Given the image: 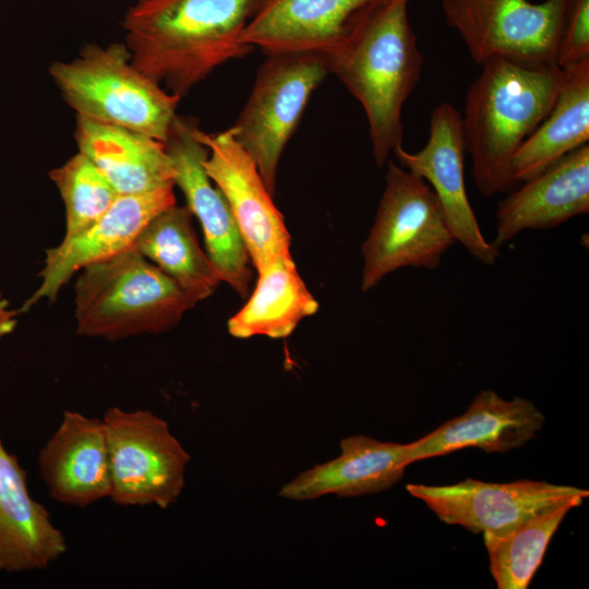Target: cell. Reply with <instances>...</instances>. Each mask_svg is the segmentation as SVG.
<instances>
[{
  "instance_id": "cell-17",
  "label": "cell",
  "mask_w": 589,
  "mask_h": 589,
  "mask_svg": "<svg viewBox=\"0 0 589 589\" xmlns=\"http://www.w3.org/2000/svg\"><path fill=\"white\" fill-rule=\"evenodd\" d=\"M509 191L496 209L495 237L500 249L527 229H549L589 212V144Z\"/></svg>"
},
{
  "instance_id": "cell-20",
  "label": "cell",
  "mask_w": 589,
  "mask_h": 589,
  "mask_svg": "<svg viewBox=\"0 0 589 589\" xmlns=\"http://www.w3.org/2000/svg\"><path fill=\"white\" fill-rule=\"evenodd\" d=\"M338 457L302 471L284 484L280 497L311 501L327 494L353 497L390 489L404 476L407 444L382 442L365 435L340 441Z\"/></svg>"
},
{
  "instance_id": "cell-6",
  "label": "cell",
  "mask_w": 589,
  "mask_h": 589,
  "mask_svg": "<svg viewBox=\"0 0 589 589\" xmlns=\"http://www.w3.org/2000/svg\"><path fill=\"white\" fill-rule=\"evenodd\" d=\"M456 243L431 187L393 160L370 232L362 243L361 289L405 267L436 269Z\"/></svg>"
},
{
  "instance_id": "cell-13",
  "label": "cell",
  "mask_w": 589,
  "mask_h": 589,
  "mask_svg": "<svg viewBox=\"0 0 589 589\" xmlns=\"http://www.w3.org/2000/svg\"><path fill=\"white\" fill-rule=\"evenodd\" d=\"M399 165L423 179L435 193L449 229L477 261L492 265L498 249L489 242L479 226L466 191V145L461 132L460 111L450 103L437 105L430 117L429 137L417 152L402 145L393 152Z\"/></svg>"
},
{
  "instance_id": "cell-16",
  "label": "cell",
  "mask_w": 589,
  "mask_h": 589,
  "mask_svg": "<svg viewBox=\"0 0 589 589\" xmlns=\"http://www.w3.org/2000/svg\"><path fill=\"white\" fill-rule=\"evenodd\" d=\"M39 476L53 501L84 508L109 498V453L103 418L65 410L38 453Z\"/></svg>"
},
{
  "instance_id": "cell-25",
  "label": "cell",
  "mask_w": 589,
  "mask_h": 589,
  "mask_svg": "<svg viewBox=\"0 0 589 589\" xmlns=\"http://www.w3.org/2000/svg\"><path fill=\"white\" fill-rule=\"evenodd\" d=\"M582 497L549 507L502 536L483 534L490 572L498 589H526L564 517Z\"/></svg>"
},
{
  "instance_id": "cell-7",
  "label": "cell",
  "mask_w": 589,
  "mask_h": 589,
  "mask_svg": "<svg viewBox=\"0 0 589 589\" xmlns=\"http://www.w3.org/2000/svg\"><path fill=\"white\" fill-rule=\"evenodd\" d=\"M109 467V500L124 507H170L185 484L190 455L168 423L145 409L109 407L103 417Z\"/></svg>"
},
{
  "instance_id": "cell-22",
  "label": "cell",
  "mask_w": 589,
  "mask_h": 589,
  "mask_svg": "<svg viewBox=\"0 0 589 589\" xmlns=\"http://www.w3.org/2000/svg\"><path fill=\"white\" fill-rule=\"evenodd\" d=\"M589 141V59L562 69L561 84L546 117L516 152V182L528 180Z\"/></svg>"
},
{
  "instance_id": "cell-10",
  "label": "cell",
  "mask_w": 589,
  "mask_h": 589,
  "mask_svg": "<svg viewBox=\"0 0 589 589\" xmlns=\"http://www.w3.org/2000/svg\"><path fill=\"white\" fill-rule=\"evenodd\" d=\"M192 119L176 116L165 142L175 170V185L201 225L206 254L220 281L240 297L250 294V256L223 192L207 176L203 161L206 147L196 139Z\"/></svg>"
},
{
  "instance_id": "cell-15",
  "label": "cell",
  "mask_w": 589,
  "mask_h": 589,
  "mask_svg": "<svg viewBox=\"0 0 589 589\" xmlns=\"http://www.w3.org/2000/svg\"><path fill=\"white\" fill-rule=\"evenodd\" d=\"M377 0H255L243 41L266 56H326Z\"/></svg>"
},
{
  "instance_id": "cell-2",
  "label": "cell",
  "mask_w": 589,
  "mask_h": 589,
  "mask_svg": "<svg viewBox=\"0 0 589 589\" xmlns=\"http://www.w3.org/2000/svg\"><path fill=\"white\" fill-rule=\"evenodd\" d=\"M409 0H377L325 56L329 73L365 113L374 160L384 166L402 145V109L420 81L423 55L408 16Z\"/></svg>"
},
{
  "instance_id": "cell-23",
  "label": "cell",
  "mask_w": 589,
  "mask_h": 589,
  "mask_svg": "<svg viewBox=\"0 0 589 589\" xmlns=\"http://www.w3.org/2000/svg\"><path fill=\"white\" fill-rule=\"evenodd\" d=\"M257 274L249 300L228 321L231 336L286 338L301 320L317 311L318 302L299 275L290 253L262 266Z\"/></svg>"
},
{
  "instance_id": "cell-27",
  "label": "cell",
  "mask_w": 589,
  "mask_h": 589,
  "mask_svg": "<svg viewBox=\"0 0 589 589\" xmlns=\"http://www.w3.org/2000/svg\"><path fill=\"white\" fill-rule=\"evenodd\" d=\"M589 59V0H565L556 65Z\"/></svg>"
},
{
  "instance_id": "cell-1",
  "label": "cell",
  "mask_w": 589,
  "mask_h": 589,
  "mask_svg": "<svg viewBox=\"0 0 589 589\" xmlns=\"http://www.w3.org/2000/svg\"><path fill=\"white\" fill-rule=\"evenodd\" d=\"M255 0H136L124 13L134 65L182 98L216 68L253 48L243 31Z\"/></svg>"
},
{
  "instance_id": "cell-4",
  "label": "cell",
  "mask_w": 589,
  "mask_h": 589,
  "mask_svg": "<svg viewBox=\"0 0 589 589\" xmlns=\"http://www.w3.org/2000/svg\"><path fill=\"white\" fill-rule=\"evenodd\" d=\"M194 305L134 248L84 267L74 285L76 333L84 337L113 341L164 333Z\"/></svg>"
},
{
  "instance_id": "cell-11",
  "label": "cell",
  "mask_w": 589,
  "mask_h": 589,
  "mask_svg": "<svg viewBox=\"0 0 589 589\" xmlns=\"http://www.w3.org/2000/svg\"><path fill=\"white\" fill-rule=\"evenodd\" d=\"M406 490L441 521L493 536L505 534L549 507L589 495L585 489L529 479L505 483L466 479L449 485L410 483Z\"/></svg>"
},
{
  "instance_id": "cell-28",
  "label": "cell",
  "mask_w": 589,
  "mask_h": 589,
  "mask_svg": "<svg viewBox=\"0 0 589 589\" xmlns=\"http://www.w3.org/2000/svg\"><path fill=\"white\" fill-rule=\"evenodd\" d=\"M16 326V312L9 301L0 294V338L12 333Z\"/></svg>"
},
{
  "instance_id": "cell-12",
  "label": "cell",
  "mask_w": 589,
  "mask_h": 589,
  "mask_svg": "<svg viewBox=\"0 0 589 589\" xmlns=\"http://www.w3.org/2000/svg\"><path fill=\"white\" fill-rule=\"evenodd\" d=\"M195 136L207 149L204 169L225 195L254 268L290 253L284 217L232 127L214 134L197 127Z\"/></svg>"
},
{
  "instance_id": "cell-14",
  "label": "cell",
  "mask_w": 589,
  "mask_h": 589,
  "mask_svg": "<svg viewBox=\"0 0 589 589\" xmlns=\"http://www.w3.org/2000/svg\"><path fill=\"white\" fill-rule=\"evenodd\" d=\"M176 204L173 187L118 195L107 212L80 233L63 238L46 251L40 284L25 301L27 311L38 301L53 302L62 287L84 267L131 248L147 223Z\"/></svg>"
},
{
  "instance_id": "cell-18",
  "label": "cell",
  "mask_w": 589,
  "mask_h": 589,
  "mask_svg": "<svg viewBox=\"0 0 589 589\" xmlns=\"http://www.w3.org/2000/svg\"><path fill=\"white\" fill-rule=\"evenodd\" d=\"M543 423L544 416L532 401L506 400L492 389L482 390L461 416L407 444V460L410 465L467 447L506 453L524 446Z\"/></svg>"
},
{
  "instance_id": "cell-5",
  "label": "cell",
  "mask_w": 589,
  "mask_h": 589,
  "mask_svg": "<svg viewBox=\"0 0 589 589\" xmlns=\"http://www.w3.org/2000/svg\"><path fill=\"white\" fill-rule=\"evenodd\" d=\"M48 71L76 117L167 141L181 98L139 70L124 43L88 44Z\"/></svg>"
},
{
  "instance_id": "cell-26",
  "label": "cell",
  "mask_w": 589,
  "mask_h": 589,
  "mask_svg": "<svg viewBox=\"0 0 589 589\" xmlns=\"http://www.w3.org/2000/svg\"><path fill=\"white\" fill-rule=\"evenodd\" d=\"M64 206L65 231L71 238L100 218L119 195L93 161L77 152L49 172Z\"/></svg>"
},
{
  "instance_id": "cell-9",
  "label": "cell",
  "mask_w": 589,
  "mask_h": 589,
  "mask_svg": "<svg viewBox=\"0 0 589 589\" xmlns=\"http://www.w3.org/2000/svg\"><path fill=\"white\" fill-rule=\"evenodd\" d=\"M441 5L479 65L497 58L556 65L565 0H442Z\"/></svg>"
},
{
  "instance_id": "cell-8",
  "label": "cell",
  "mask_w": 589,
  "mask_h": 589,
  "mask_svg": "<svg viewBox=\"0 0 589 589\" xmlns=\"http://www.w3.org/2000/svg\"><path fill=\"white\" fill-rule=\"evenodd\" d=\"M328 73L326 58L318 53L267 56L257 71L232 129L272 195L283 152L311 95Z\"/></svg>"
},
{
  "instance_id": "cell-21",
  "label": "cell",
  "mask_w": 589,
  "mask_h": 589,
  "mask_svg": "<svg viewBox=\"0 0 589 589\" xmlns=\"http://www.w3.org/2000/svg\"><path fill=\"white\" fill-rule=\"evenodd\" d=\"M77 152L88 157L120 195L175 188L164 142L118 125L76 117Z\"/></svg>"
},
{
  "instance_id": "cell-19",
  "label": "cell",
  "mask_w": 589,
  "mask_h": 589,
  "mask_svg": "<svg viewBox=\"0 0 589 589\" xmlns=\"http://www.w3.org/2000/svg\"><path fill=\"white\" fill-rule=\"evenodd\" d=\"M67 551L63 532L33 498L26 471L0 438V572L46 569Z\"/></svg>"
},
{
  "instance_id": "cell-24",
  "label": "cell",
  "mask_w": 589,
  "mask_h": 589,
  "mask_svg": "<svg viewBox=\"0 0 589 589\" xmlns=\"http://www.w3.org/2000/svg\"><path fill=\"white\" fill-rule=\"evenodd\" d=\"M192 213L176 204L167 207L139 233L133 248L170 277L194 304L211 297L220 280L200 247Z\"/></svg>"
},
{
  "instance_id": "cell-3",
  "label": "cell",
  "mask_w": 589,
  "mask_h": 589,
  "mask_svg": "<svg viewBox=\"0 0 589 589\" xmlns=\"http://www.w3.org/2000/svg\"><path fill=\"white\" fill-rule=\"evenodd\" d=\"M480 67L460 112L461 132L474 184L492 197L519 184L513 177V158L552 108L562 69L501 58Z\"/></svg>"
}]
</instances>
